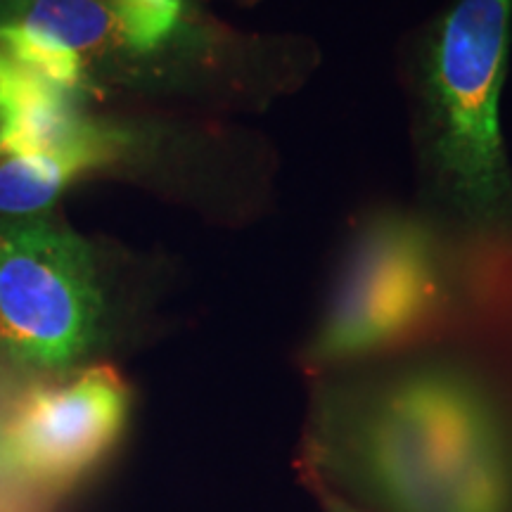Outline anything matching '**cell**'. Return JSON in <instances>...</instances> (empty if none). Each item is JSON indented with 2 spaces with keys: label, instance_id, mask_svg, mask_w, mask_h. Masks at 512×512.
<instances>
[{
  "label": "cell",
  "instance_id": "obj_1",
  "mask_svg": "<svg viewBox=\"0 0 512 512\" xmlns=\"http://www.w3.org/2000/svg\"><path fill=\"white\" fill-rule=\"evenodd\" d=\"M347 456L389 512H508L498 418L458 370L420 368L384 384L351 420Z\"/></svg>",
  "mask_w": 512,
  "mask_h": 512
},
{
  "label": "cell",
  "instance_id": "obj_2",
  "mask_svg": "<svg viewBox=\"0 0 512 512\" xmlns=\"http://www.w3.org/2000/svg\"><path fill=\"white\" fill-rule=\"evenodd\" d=\"M512 0H453L420 57L422 162L441 204L465 226L512 228V174L501 136V91Z\"/></svg>",
  "mask_w": 512,
  "mask_h": 512
},
{
  "label": "cell",
  "instance_id": "obj_3",
  "mask_svg": "<svg viewBox=\"0 0 512 512\" xmlns=\"http://www.w3.org/2000/svg\"><path fill=\"white\" fill-rule=\"evenodd\" d=\"M105 323L93 247L50 216L0 221V349L17 366L67 370Z\"/></svg>",
  "mask_w": 512,
  "mask_h": 512
},
{
  "label": "cell",
  "instance_id": "obj_4",
  "mask_svg": "<svg viewBox=\"0 0 512 512\" xmlns=\"http://www.w3.org/2000/svg\"><path fill=\"white\" fill-rule=\"evenodd\" d=\"M441 278L430 230L401 214L368 221L344 261L311 361H347L389 347L432 316Z\"/></svg>",
  "mask_w": 512,
  "mask_h": 512
},
{
  "label": "cell",
  "instance_id": "obj_5",
  "mask_svg": "<svg viewBox=\"0 0 512 512\" xmlns=\"http://www.w3.org/2000/svg\"><path fill=\"white\" fill-rule=\"evenodd\" d=\"M131 406L112 366L36 384L0 425V467L38 484L72 482L117 444Z\"/></svg>",
  "mask_w": 512,
  "mask_h": 512
},
{
  "label": "cell",
  "instance_id": "obj_6",
  "mask_svg": "<svg viewBox=\"0 0 512 512\" xmlns=\"http://www.w3.org/2000/svg\"><path fill=\"white\" fill-rule=\"evenodd\" d=\"M131 143L133 136L124 128L88 119L62 145L36 155L0 159V214L5 219L43 214L81 176L119 162Z\"/></svg>",
  "mask_w": 512,
  "mask_h": 512
},
{
  "label": "cell",
  "instance_id": "obj_7",
  "mask_svg": "<svg viewBox=\"0 0 512 512\" xmlns=\"http://www.w3.org/2000/svg\"><path fill=\"white\" fill-rule=\"evenodd\" d=\"M79 98L0 50V159L36 155L76 136L88 121Z\"/></svg>",
  "mask_w": 512,
  "mask_h": 512
},
{
  "label": "cell",
  "instance_id": "obj_8",
  "mask_svg": "<svg viewBox=\"0 0 512 512\" xmlns=\"http://www.w3.org/2000/svg\"><path fill=\"white\" fill-rule=\"evenodd\" d=\"M0 22L41 31L86 60L126 50L110 0H0Z\"/></svg>",
  "mask_w": 512,
  "mask_h": 512
},
{
  "label": "cell",
  "instance_id": "obj_9",
  "mask_svg": "<svg viewBox=\"0 0 512 512\" xmlns=\"http://www.w3.org/2000/svg\"><path fill=\"white\" fill-rule=\"evenodd\" d=\"M0 50L17 64L48 79L64 91L81 95L86 91V57L62 46L60 41L22 24L0 22Z\"/></svg>",
  "mask_w": 512,
  "mask_h": 512
},
{
  "label": "cell",
  "instance_id": "obj_10",
  "mask_svg": "<svg viewBox=\"0 0 512 512\" xmlns=\"http://www.w3.org/2000/svg\"><path fill=\"white\" fill-rule=\"evenodd\" d=\"M117 10L128 53H155L174 38L183 19V0H110Z\"/></svg>",
  "mask_w": 512,
  "mask_h": 512
},
{
  "label": "cell",
  "instance_id": "obj_11",
  "mask_svg": "<svg viewBox=\"0 0 512 512\" xmlns=\"http://www.w3.org/2000/svg\"><path fill=\"white\" fill-rule=\"evenodd\" d=\"M323 505H325V512H356L349 503L339 501V498H335V496H325Z\"/></svg>",
  "mask_w": 512,
  "mask_h": 512
}]
</instances>
